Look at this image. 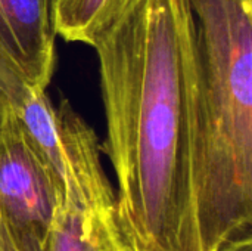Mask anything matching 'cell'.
<instances>
[{"label": "cell", "mask_w": 252, "mask_h": 251, "mask_svg": "<svg viewBox=\"0 0 252 251\" xmlns=\"http://www.w3.org/2000/svg\"><path fill=\"white\" fill-rule=\"evenodd\" d=\"M99 61L115 213L130 251H202L193 189L188 0H127L92 44Z\"/></svg>", "instance_id": "cell-1"}, {"label": "cell", "mask_w": 252, "mask_h": 251, "mask_svg": "<svg viewBox=\"0 0 252 251\" xmlns=\"http://www.w3.org/2000/svg\"><path fill=\"white\" fill-rule=\"evenodd\" d=\"M202 251L252 237V0H188Z\"/></svg>", "instance_id": "cell-2"}, {"label": "cell", "mask_w": 252, "mask_h": 251, "mask_svg": "<svg viewBox=\"0 0 252 251\" xmlns=\"http://www.w3.org/2000/svg\"><path fill=\"white\" fill-rule=\"evenodd\" d=\"M62 203L53 173L0 92V222L18 251H43Z\"/></svg>", "instance_id": "cell-3"}, {"label": "cell", "mask_w": 252, "mask_h": 251, "mask_svg": "<svg viewBox=\"0 0 252 251\" xmlns=\"http://www.w3.org/2000/svg\"><path fill=\"white\" fill-rule=\"evenodd\" d=\"M53 0H0V71L46 89L55 72Z\"/></svg>", "instance_id": "cell-4"}, {"label": "cell", "mask_w": 252, "mask_h": 251, "mask_svg": "<svg viewBox=\"0 0 252 251\" xmlns=\"http://www.w3.org/2000/svg\"><path fill=\"white\" fill-rule=\"evenodd\" d=\"M55 108L63 166V203L83 209L115 206V192L103 170L94 130L69 101L62 98Z\"/></svg>", "instance_id": "cell-5"}, {"label": "cell", "mask_w": 252, "mask_h": 251, "mask_svg": "<svg viewBox=\"0 0 252 251\" xmlns=\"http://www.w3.org/2000/svg\"><path fill=\"white\" fill-rule=\"evenodd\" d=\"M43 251H130L120 228L115 206L83 209L63 203Z\"/></svg>", "instance_id": "cell-6"}, {"label": "cell", "mask_w": 252, "mask_h": 251, "mask_svg": "<svg viewBox=\"0 0 252 251\" xmlns=\"http://www.w3.org/2000/svg\"><path fill=\"white\" fill-rule=\"evenodd\" d=\"M127 0H55L52 9L53 28L69 43L92 47L106 24L120 12Z\"/></svg>", "instance_id": "cell-7"}, {"label": "cell", "mask_w": 252, "mask_h": 251, "mask_svg": "<svg viewBox=\"0 0 252 251\" xmlns=\"http://www.w3.org/2000/svg\"><path fill=\"white\" fill-rule=\"evenodd\" d=\"M0 251H18L1 222H0Z\"/></svg>", "instance_id": "cell-8"}, {"label": "cell", "mask_w": 252, "mask_h": 251, "mask_svg": "<svg viewBox=\"0 0 252 251\" xmlns=\"http://www.w3.org/2000/svg\"><path fill=\"white\" fill-rule=\"evenodd\" d=\"M220 251H252V237H247L244 240L235 241V243L223 247Z\"/></svg>", "instance_id": "cell-9"}, {"label": "cell", "mask_w": 252, "mask_h": 251, "mask_svg": "<svg viewBox=\"0 0 252 251\" xmlns=\"http://www.w3.org/2000/svg\"><path fill=\"white\" fill-rule=\"evenodd\" d=\"M53 1H55V0H53Z\"/></svg>", "instance_id": "cell-10"}]
</instances>
